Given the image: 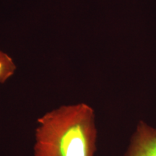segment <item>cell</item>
<instances>
[{"mask_svg": "<svg viewBox=\"0 0 156 156\" xmlns=\"http://www.w3.org/2000/svg\"><path fill=\"white\" fill-rule=\"evenodd\" d=\"M16 64L8 54L0 50V84L5 83L14 75Z\"/></svg>", "mask_w": 156, "mask_h": 156, "instance_id": "obj_3", "label": "cell"}, {"mask_svg": "<svg viewBox=\"0 0 156 156\" xmlns=\"http://www.w3.org/2000/svg\"><path fill=\"white\" fill-rule=\"evenodd\" d=\"M124 156H156V128L138 123Z\"/></svg>", "mask_w": 156, "mask_h": 156, "instance_id": "obj_2", "label": "cell"}, {"mask_svg": "<svg viewBox=\"0 0 156 156\" xmlns=\"http://www.w3.org/2000/svg\"><path fill=\"white\" fill-rule=\"evenodd\" d=\"M36 124L34 156H95V113L87 103L62 105L41 116Z\"/></svg>", "mask_w": 156, "mask_h": 156, "instance_id": "obj_1", "label": "cell"}]
</instances>
